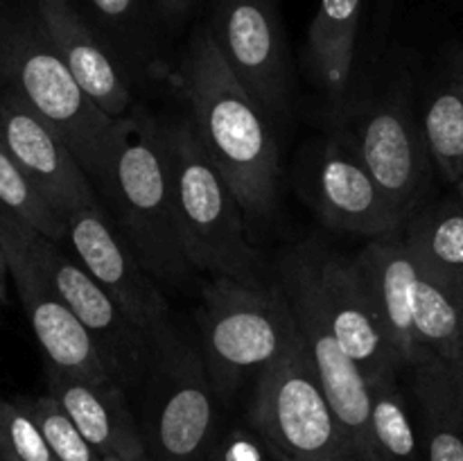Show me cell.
<instances>
[{"instance_id": "obj_35", "label": "cell", "mask_w": 463, "mask_h": 461, "mask_svg": "<svg viewBox=\"0 0 463 461\" xmlns=\"http://www.w3.org/2000/svg\"><path fill=\"white\" fill-rule=\"evenodd\" d=\"M457 194H459V197H457V199H459V202H461V206H463V174H461V179L459 181H457Z\"/></svg>"}, {"instance_id": "obj_1", "label": "cell", "mask_w": 463, "mask_h": 461, "mask_svg": "<svg viewBox=\"0 0 463 461\" xmlns=\"http://www.w3.org/2000/svg\"><path fill=\"white\" fill-rule=\"evenodd\" d=\"M190 122L249 220H265L279 199V145L269 118L222 57L211 30L190 39L181 71Z\"/></svg>"}, {"instance_id": "obj_22", "label": "cell", "mask_w": 463, "mask_h": 461, "mask_svg": "<svg viewBox=\"0 0 463 461\" xmlns=\"http://www.w3.org/2000/svg\"><path fill=\"white\" fill-rule=\"evenodd\" d=\"M419 405V434L428 461H463V419L441 362L411 369Z\"/></svg>"}, {"instance_id": "obj_7", "label": "cell", "mask_w": 463, "mask_h": 461, "mask_svg": "<svg viewBox=\"0 0 463 461\" xmlns=\"http://www.w3.org/2000/svg\"><path fill=\"white\" fill-rule=\"evenodd\" d=\"M280 267L306 285L366 382L401 373V357L380 321L355 258L342 256L319 242H303L285 253Z\"/></svg>"}, {"instance_id": "obj_25", "label": "cell", "mask_w": 463, "mask_h": 461, "mask_svg": "<svg viewBox=\"0 0 463 461\" xmlns=\"http://www.w3.org/2000/svg\"><path fill=\"white\" fill-rule=\"evenodd\" d=\"M420 127L437 170L457 183L463 174V63L430 98Z\"/></svg>"}, {"instance_id": "obj_13", "label": "cell", "mask_w": 463, "mask_h": 461, "mask_svg": "<svg viewBox=\"0 0 463 461\" xmlns=\"http://www.w3.org/2000/svg\"><path fill=\"white\" fill-rule=\"evenodd\" d=\"M303 181V197L339 233L384 240L405 229V220L366 170L346 131L330 136L315 149Z\"/></svg>"}, {"instance_id": "obj_14", "label": "cell", "mask_w": 463, "mask_h": 461, "mask_svg": "<svg viewBox=\"0 0 463 461\" xmlns=\"http://www.w3.org/2000/svg\"><path fill=\"white\" fill-rule=\"evenodd\" d=\"M366 170L383 188L398 215L410 220L423 199L430 172V149L423 127L398 93L373 99L357 113L346 131Z\"/></svg>"}, {"instance_id": "obj_32", "label": "cell", "mask_w": 463, "mask_h": 461, "mask_svg": "<svg viewBox=\"0 0 463 461\" xmlns=\"http://www.w3.org/2000/svg\"><path fill=\"white\" fill-rule=\"evenodd\" d=\"M7 278H12V276H9L7 253H5L3 240H0V316H3L5 306H7Z\"/></svg>"}, {"instance_id": "obj_36", "label": "cell", "mask_w": 463, "mask_h": 461, "mask_svg": "<svg viewBox=\"0 0 463 461\" xmlns=\"http://www.w3.org/2000/svg\"><path fill=\"white\" fill-rule=\"evenodd\" d=\"M3 461H16V459H12V456H7V455H3Z\"/></svg>"}, {"instance_id": "obj_15", "label": "cell", "mask_w": 463, "mask_h": 461, "mask_svg": "<svg viewBox=\"0 0 463 461\" xmlns=\"http://www.w3.org/2000/svg\"><path fill=\"white\" fill-rule=\"evenodd\" d=\"M0 136L23 174L63 221L99 202L90 176L61 134L12 89L0 93Z\"/></svg>"}, {"instance_id": "obj_31", "label": "cell", "mask_w": 463, "mask_h": 461, "mask_svg": "<svg viewBox=\"0 0 463 461\" xmlns=\"http://www.w3.org/2000/svg\"><path fill=\"white\" fill-rule=\"evenodd\" d=\"M441 364L443 371H446L448 384L452 389V396L457 400V407H459V411H463V337L455 355L448 362H441Z\"/></svg>"}, {"instance_id": "obj_17", "label": "cell", "mask_w": 463, "mask_h": 461, "mask_svg": "<svg viewBox=\"0 0 463 461\" xmlns=\"http://www.w3.org/2000/svg\"><path fill=\"white\" fill-rule=\"evenodd\" d=\"M36 16L89 98L111 118L127 116L134 108L129 84L75 5L71 0H39Z\"/></svg>"}, {"instance_id": "obj_37", "label": "cell", "mask_w": 463, "mask_h": 461, "mask_svg": "<svg viewBox=\"0 0 463 461\" xmlns=\"http://www.w3.org/2000/svg\"><path fill=\"white\" fill-rule=\"evenodd\" d=\"M0 461H3V446H0Z\"/></svg>"}, {"instance_id": "obj_16", "label": "cell", "mask_w": 463, "mask_h": 461, "mask_svg": "<svg viewBox=\"0 0 463 461\" xmlns=\"http://www.w3.org/2000/svg\"><path fill=\"white\" fill-rule=\"evenodd\" d=\"M280 287L285 289L306 342L315 373L333 405L335 416L355 452L357 461L371 459V389L357 362L348 355L330 330L306 285L279 267Z\"/></svg>"}, {"instance_id": "obj_39", "label": "cell", "mask_w": 463, "mask_h": 461, "mask_svg": "<svg viewBox=\"0 0 463 461\" xmlns=\"http://www.w3.org/2000/svg\"><path fill=\"white\" fill-rule=\"evenodd\" d=\"M459 414H461V419H463V411H459Z\"/></svg>"}, {"instance_id": "obj_27", "label": "cell", "mask_w": 463, "mask_h": 461, "mask_svg": "<svg viewBox=\"0 0 463 461\" xmlns=\"http://www.w3.org/2000/svg\"><path fill=\"white\" fill-rule=\"evenodd\" d=\"M16 400L30 411L32 419L43 429L57 461H99L102 455L86 441V437L77 429L71 416L61 409V405L50 393L34 398L18 396Z\"/></svg>"}, {"instance_id": "obj_33", "label": "cell", "mask_w": 463, "mask_h": 461, "mask_svg": "<svg viewBox=\"0 0 463 461\" xmlns=\"http://www.w3.org/2000/svg\"><path fill=\"white\" fill-rule=\"evenodd\" d=\"M156 3H158V7L167 14V16L179 18L188 12L190 5H193V0H156Z\"/></svg>"}, {"instance_id": "obj_18", "label": "cell", "mask_w": 463, "mask_h": 461, "mask_svg": "<svg viewBox=\"0 0 463 461\" xmlns=\"http://www.w3.org/2000/svg\"><path fill=\"white\" fill-rule=\"evenodd\" d=\"M45 393L61 405L99 455L152 456L120 384L90 382L50 364L45 369Z\"/></svg>"}, {"instance_id": "obj_10", "label": "cell", "mask_w": 463, "mask_h": 461, "mask_svg": "<svg viewBox=\"0 0 463 461\" xmlns=\"http://www.w3.org/2000/svg\"><path fill=\"white\" fill-rule=\"evenodd\" d=\"M66 240L77 260L152 339L154 346L163 348L181 337L172 324L170 306L161 287L102 203L86 206L68 217Z\"/></svg>"}, {"instance_id": "obj_9", "label": "cell", "mask_w": 463, "mask_h": 461, "mask_svg": "<svg viewBox=\"0 0 463 461\" xmlns=\"http://www.w3.org/2000/svg\"><path fill=\"white\" fill-rule=\"evenodd\" d=\"M16 229L45 278L95 339L113 380L125 391L136 384H145L158 351L152 339L127 316L77 258L61 251L54 240L45 238L21 217H16Z\"/></svg>"}, {"instance_id": "obj_6", "label": "cell", "mask_w": 463, "mask_h": 461, "mask_svg": "<svg viewBox=\"0 0 463 461\" xmlns=\"http://www.w3.org/2000/svg\"><path fill=\"white\" fill-rule=\"evenodd\" d=\"M247 419L276 461H357L303 337L258 375Z\"/></svg>"}, {"instance_id": "obj_26", "label": "cell", "mask_w": 463, "mask_h": 461, "mask_svg": "<svg viewBox=\"0 0 463 461\" xmlns=\"http://www.w3.org/2000/svg\"><path fill=\"white\" fill-rule=\"evenodd\" d=\"M0 203L23 221L34 226L45 238L54 242L66 240V221L45 203L39 190L23 174L3 136H0Z\"/></svg>"}, {"instance_id": "obj_4", "label": "cell", "mask_w": 463, "mask_h": 461, "mask_svg": "<svg viewBox=\"0 0 463 461\" xmlns=\"http://www.w3.org/2000/svg\"><path fill=\"white\" fill-rule=\"evenodd\" d=\"M165 143L181 240L193 269L213 278L262 280L260 256L247 238V215L188 116L167 122Z\"/></svg>"}, {"instance_id": "obj_3", "label": "cell", "mask_w": 463, "mask_h": 461, "mask_svg": "<svg viewBox=\"0 0 463 461\" xmlns=\"http://www.w3.org/2000/svg\"><path fill=\"white\" fill-rule=\"evenodd\" d=\"M199 353L217 396L240 387L279 362L298 342L297 316L279 285L217 276L202 289Z\"/></svg>"}, {"instance_id": "obj_12", "label": "cell", "mask_w": 463, "mask_h": 461, "mask_svg": "<svg viewBox=\"0 0 463 461\" xmlns=\"http://www.w3.org/2000/svg\"><path fill=\"white\" fill-rule=\"evenodd\" d=\"M0 240L7 253L9 276L48 364L90 382H116L95 339L30 256L18 235L16 217L3 203H0Z\"/></svg>"}, {"instance_id": "obj_38", "label": "cell", "mask_w": 463, "mask_h": 461, "mask_svg": "<svg viewBox=\"0 0 463 461\" xmlns=\"http://www.w3.org/2000/svg\"><path fill=\"white\" fill-rule=\"evenodd\" d=\"M461 307H463V292H461Z\"/></svg>"}, {"instance_id": "obj_5", "label": "cell", "mask_w": 463, "mask_h": 461, "mask_svg": "<svg viewBox=\"0 0 463 461\" xmlns=\"http://www.w3.org/2000/svg\"><path fill=\"white\" fill-rule=\"evenodd\" d=\"M0 72L45 122L54 127L81 163L90 181L98 179L118 118L104 113L50 43L39 16L12 23L0 34Z\"/></svg>"}, {"instance_id": "obj_8", "label": "cell", "mask_w": 463, "mask_h": 461, "mask_svg": "<svg viewBox=\"0 0 463 461\" xmlns=\"http://www.w3.org/2000/svg\"><path fill=\"white\" fill-rule=\"evenodd\" d=\"M143 437L156 461H206L217 441V391L199 348L176 337L158 348L145 380Z\"/></svg>"}, {"instance_id": "obj_11", "label": "cell", "mask_w": 463, "mask_h": 461, "mask_svg": "<svg viewBox=\"0 0 463 461\" xmlns=\"http://www.w3.org/2000/svg\"><path fill=\"white\" fill-rule=\"evenodd\" d=\"M215 45L269 120L288 113L289 52L276 0H213Z\"/></svg>"}, {"instance_id": "obj_23", "label": "cell", "mask_w": 463, "mask_h": 461, "mask_svg": "<svg viewBox=\"0 0 463 461\" xmlns=\"http://www.w3.org/2000/svg\"><path fill=\"white\" fill-rule=\"evenodd\" d=\"M414 337L419 346V364L448 362L463 337L461 294L425 269L420 271L416 292Z\"/></svg>"}, {"instance_id": "obj_28", "label": "cell", "mask_w": 463, "mask_h": 461, "mask_svg": "<svg viewBox=\"0 0 463 461\" xmlns=\"http://www.w3.org/2000/svg\"><path fill=\"white\" fill-rule=\"evenodd\" d=\"M0 446L16 461H57L43 429L16 398H0Z\"/></svg>"}, {"instance_id": "obj_24", "label": "cell", "mask_w": 463, "mask_h": 461, "mask_svg": "<svg viewBox=\"0 0 463 461\" xmlns=\"http://www.w3.org/2000/svg\"><path fill=\"white\" fill-rule=\"evenodd\" d=\"M371 389V459L428 461L419 428L405 400L398 373L380 378Z\"/></svg>"}, {"instance_id": "obj_2", "label": "cell", "mask_w": 463, "mask_h": 461, "mask_svg": "<svg viewBox=\"0 0 463 461\" xmlns=\"http://www.w3.org/2000/svg\"><path fill=\"white\" fill-rule=\"evenodd\" d=\"M95 181L149 276L170 287L184 283L194 269L181 240L165 125L140 108L118 118Z\"/></svg>"}, {"instance_id": "obj_34", "label": "cell", "mask_w": 463, "mask_h": 461, "mask_svg": "<svg viewBox=\"0 0 463 461\" xmlns=\"http://www.w3.org/2000/svg\"><path fill=\"white\" fill-rule=\"evenodd\" d=\"M99 461H156L152 456H118V455H102Z\"/></svg>"}, {"instance_id": "obj_20", "label": "cell", "mask_w": 463, "mask_h": 461, "mask_svg": "<svg viewBox=\"0 0 463 461\" xmlns=\"http://www.w3.org/2000/svg\"><path fill=\"white\" fill-rule=\"evenodd\" d=\"M362 0H321L307 30V52L319 84L344 98L355 61Z\"/></svg>"}, {"instance_id": "obj_21", "label": "cell", "mask_w": 463, "mask_h": 461, "mask_svg": "<svg viewBox=\"0 0 463 461\" xmlns=\"http://www.w3.org/2000/svg\"><path fill=\"white\" fill-rule=\"evenodd\" d=\"M402 238L419 265L463 292V206L441 202L416 211L402 229Z\"/></svg>"}, {"instance_id": "obj_30", "label": "cell", "mask_w": 463, "mask_h": 461, "mask_svg": "<svg viewBox=\"0 0 463 461\" xmlns=\"http://www.w3.org/2000/svg\"><path fill=\"white\" fill-rule=\"evenodd\" d=\"M90 3L98 9L99 16L111 23H118V25L129 21L136 9V0H90Z\"/></svg>"}, {"instance_id": "obj_19", "label": "cell", "mask_w": 463, "mask_h": 461, "mask_svg": "<svg viewBox=\"0 0 463 461\" xmlns=\"http://www.w3.org/2000/svg\"><path fill=\"white\" fill-rule=\"evenodd\" d=\"M355 265L362 271L401 364L414 369L420 360L414 337L416 292L423 271L419 260L401 233L393 238L371 240L355 256Z\"/></svg>"}, {"instance_id": "obj_29", "label": "cell", "mask_w": 463, "mask_h": 461, "mask_svg": "<svg viewBox=\"0 0 463 461\" xmlns=\"http://www.w3.org/2000/svg\"><path fill=\"white\" fill-rule=\"evenodd\" d=\"M206 461H276L251 425H233L220 434Z\"/></svg>"}]
</instances>
